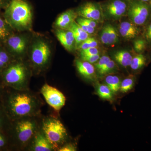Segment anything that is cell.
I'll return each instance as SVG.
<instances>
[{
    "label": "cell",
    "instance_id": "6da1fadb",
    "mask_svg": "<svg viewBox=\"0 0 151 151\" xmlns=\"http://www.w3.org/2000/svg\"><path fill=\"white\" fill-rule=\"evenodd\" d=\"M6 14L10 22L17 27H27L32 21L31 9L24 0H11Z\"/></svg>",
    "mask_w": 151,
    "mask_h": 151
},
{
    "label": "cell",
    "instance_id": "7a4b0ae2",
    "mask_svg": "<svg viewBox=\"0 0 151 151\" xmlns=\"http://www.w3.org/2000/svg\"><path fill=\"white\" fill-rule=\"evenodd\" d=\"M44 135L53 148H57L67 136L64 125L59 120L49 118L44 121L42 125Z\"/></svg>",
    "mask_w": 151,
    "mask_h": 151
},
{
    "label": "cell",
    "instance_id": "3957f363",
    "mask_svg": "<svg viewBox=\"0 0 151 151\" xmlns=\"http://www.w3.org/2000/svg\"><path fill=\"white\" fill-rule=\"evenodd\" d=\"M150 4L140 0H129L127 15L130 21L136 25L146 24L150 16Z\"/></svg>",
    "mask_w": 151,
    "mask_h": 151
},
{
    "label": "cell",
    "instance_id": "277c9868",
    "mask_svg": "<svg viewBox=\"0 0 151 151\" xmlns=\"http://www.w3.org/2000/svg\"><path fill=\"white\" fill-rule=\"evenodd\" d=\"M10 103L12 111L19 116L29 115L32 113L35 106L32 97L24 93L16 94L11 99Z\"/></svg>",
    "mask_w": 151,
    "mask_h": 151
},
{
    "label": "cell",
    "instance_id": "5b68a950",
    "mask_svg": "<svg viewBox=\"0 0 151 151\" xmlns=\"http://www.w3.org/2000/svg\"><path fill=\"white\" fill-rule=\"evenodd\" d=\"M129 0H108L101 4L103 12L114 19L127 14Z\"/></svg>",
    "mask_w": 151,
    "mask_h": 151
},
{
    "label": "cell",
    "instance_id": "8992f818",
    "mask_svg": "<svg viewBox=\"0 0 151 151\" xmlns=\"http://www.w3.org/2000/svg\"><path fill=\"white\" fill-rule=\"evenodd\" d=\"M41 92L47 103L55 111H60L65 105V96L56 88L45 84L41 88Z\"/></svg>",
    "mask_w": 151,
    "mask_h": 151
},
{
    "label": "cell",
    "instance_id": "52a82bcc",
    "mask_svg": "<svg viewBox=\"0 0 151 151\" xmlns=\"http://www.w3.org/2000/svg\"><path fill=\"white\" fill-rule=\"evenodd\" d=\"M77 14L81 17L93 20L97 22L103 21V11L101 4L93 1H87L81 5Z\"/></svg>",
    "mask_w": 151,
    "mask_h": 151
},
{
    "label": "cell",
    "instance_id": "ba28073f",
    "mask_svg": "<svg viewBox=\"0 0 151 151\" xmlns=\"http://www.w3.org/2000/svg\"><path fill=\"white\" fill-rule=\"evenodd\" d=\"M50 54L51 51L48 45L43 41L39 40L33 45L32 60L35 65L43 66L48 62Z\"/></svg>",
    "mask_w": 151,
    "mask_h": 151
},
{
    "label": "cell",
    "instance_id": "9c48e42d",
    "mask_svg": "<svg viewBox=\"0 0 151 151\" xmlns=\"http://www.w3.org/2000/svg\"><path fill=\"white\" fill-rule=\"evenodd\" d=\"M26 71L25 68L21 63L12 65L6 71L5 79L9 84L21 86L25 81Z\"/></svg>",
    "mask_w": 151,
    "mask_h": 151
},
{
    "label": "cell",
    "instance_id": "30bf717a",
    "mask_svg": "<svg viewBox=\"0 0 151 151\" xmlns=\"http://www.w3.org/2000/svg\"><path fill=\"white\" fill-rule=\"evenodd\" d=\"M35 128L33 122L30 120H24L19 122L17 129L20 141L25 143L29 140L34 133Z\"/></svg>",
    "mask_w": 151,
    "mask_h": 151
},
{
    "label": "cell",
    "instance_id": "8fae6325",
    "mask_svg": "<svg viewBox=\"0 0 151 151\" xmlns=\"http://www.w3.org/2000/svg\"><path fill=\"white\" fill-rule=\"evenodd\" d=\"M58 40L63 47L69 51L76 47L75 38L72 32L68 29H60L56 32Z\"/></svg>",
    "mask_w": 151,
    "mask_h": 151
},
{
    "label": "cell",
    "instance_id": "7c38bea8",
    "mask_svg": "<svg viewBox=\"0 0 151 151\" xmlns=\"http://www.w3.org/2000/svg\"><path fill=\"white\" fill-rule=\"evenodd\" d=\"M119 39V35L117 30L112 25H105L102 29L100 34V40L103 44H114L118 41Z\"/></svg>",
    "mask_w": 151,
    "mask_h": 151
},
{
    "label": "cell",
    "instance_id": "4fadbf2b",
    "mask_svg": "<svg viewBox=\"0 0 151 151\" xmlns=\"http://www.w3.org/2000/svg\"><path fill=\"white\" fill-rule=\"evenodd\" d=\"M72 9L68 10L60 15L57 19L55 25L60 29H68L71 24L75 21L77 14Z\"/></svg>",
    "mask_w": 151,
    "mask_h": 151
},
{
    "label": "cell",
    "instance_id": "5bb4252c",
    "mask_svg": "<svg viewBox=\"0 0 151 151\" xmlns=\"http://www.w3.org/2000/svg\"><path fill=\"white\" fill-rule=\"evenodd\" d=\"M119 32L122 37L126 39H132L137 37L139 32L136 25L132 22H124L120 24Z\"/></svg>",
    "mask_w": 151,
    "mask_h": 151
},
{
    "label": "cell",
    "instance_id": "9a60e30c",
    "mask_svg": "<svg viewBox=\"0 0 151 151\" xmlns=\"http://www.w3.org/2000/svg\"><path fill=\"white\" fill-rule=\"evenodd\" d=\"M75 64L78 73L84 78L89 79H93L94 78L95 68L92 63L82 60H77Z\"/></svg>",
    "mask_w": 151,
    "mask_h": 151
},
{
    "label": "cell",
    "instance_id": "2e32d148",
    "mask_svg": "<svg viewBox=\"0 0 151 151\" xmlns=\"http://www.w3.org/2000/svg\"><path fill=\"white\" fill-rule=\"evenodd\" d=\"M68 29L73 33L75 38L76 48H77L80 44L89 37V34L84 31L80 26L75 21L71 24Z\"/></svg>",
    "mask_w": 151,
    "mask_h": 151
},
{
    "label": "cell",
    "instance_id": "e0dca14e",
    "mask_svg": "<svg viewBox=\"0 0 151 151\" xmlns=\"http://www.w3.org/2000/svg\"><path fill=\"white\" fill-rule=\"evenodd\" d=\"M9 47L14 52L21 53L23 52L26 46V42L23 38L18 36H12L8 40Z\"/></svg>",
    "mask_w": 151,
    "mask_h": 151
},
{
    "label": "cell",
    "instance_id": "ac0fdd59",
    "mask_svg": "<svg viewBox=\"0 0 151 151\" xmlns=\"http://www.w3.org/2000/svg\"><path fill=\"white\" fill-rule=\"evenodd\" d=\"M34 150L35 151H50L53 148L45 136L38 134L35 136L34 142Z\"/></svg>",
    "mask_w": 151,
    "mask_h": 151
},
{
    "label": "cell",
    "instance_id": "d6986e66",
    "mask_svg": "<svg viewBox=\"0 0 151 151\" xmlns=\"http://www.w3.org/2000/svg\"><path fill=\"white\" fill-rule=\"evenodd\" d=\"M133 57L129 51L120 50L116 52L113 54L115 60L124 67L130 66Z\"/></svg>",
    "mask_w": 151,
    "mask_h": 151
},
{
    "label": "cell",
    "instance_id": "ffe728a7",
    "mask_svg": "<svg viewBox=\"0 0 151 151\" xmlns=\"http://www.w3.org/2000/svg\"><path fill=\"white\" fill-rule=\"evenodd\" d=\"M105 84L110 88L113 94L120 90L121 81L119 76L116 75L107 76L105 78Z\"/></svg>",
    "mask_w": 151,
    "mask_h": 151
},
{
    "label": "cell",
    "instance_id": "44dd1931",
    "mask_svg": "<svg viewBox=\"0 0 151 151\" xmlns=\"http://www.w3.org/2000/svg\"><path fill=\"white\" fill-rule=\"evenodd\" d=\"M147 59L142 53L133 57L130 66L132 70L137 71L141 70L146 65Z\"/></svg>",
    "mask_w": 151,
    "mask_h": 151
},
{
    "label": "cell",
    "instance_id": "7402d4cb",
    "mask_svg": "<svg viewBox=\"0 0 151 151\" xmlns=\"http://www.w3.org/2000/svg\"><path fill=\"white\" fill-rule=\"evenodd\" d=\"M97 89V94L100 98L104 100H112L113 92L106 84H99Z\"/></svg>",
    "mask_w": 151,
    "mask_h": 151
},
{
    "label": "cell",
    "instance_id": "603a6c76",
    "mask_svg": "<svg viewBox=\"0 0 151 151\" xmlns=\"http://www.w3.org/2000/svg\"><path fill=\"white\" fill-rule=\"evenodd\" d=\"M135 78L133 76L124 79L121 82L120 90L122 93H127L132 90L134 86Z\"/></svg>",
    "mask_w": 151,
    "mask_h": 151
},
{
    "label": "cell",
    "instance_id": "cb8c5ba5",
    "mask_svg": "<svg viewBox=\"0 0 151 151\" xmlns=\"http://www.w3.org/2000/svg\"><path fill=\"white\" fill-rule=\"evenodd\" d=\"M98 45V41L95 38L89 37L80 44L76 48L79 50H81L92 47H97Z\"/></svg>",
    "mask_w": 151,
    "mask_h": 151
},
{
    "label": "cell",
    "instance_id": "d4e9b609",
    "mask_svg": "<svg viewBox=\"0 0 151 151\" xmlns=\"http://www.w3.org/2000/svg\"><path fill=\"white\" fill-rule=\"evenodd\" d=\"M134 49L138 54L142 53L145 51L147 46V41L143 38H138L135 40L133 44Z\"/></svg>",
    "mask_w": 151,
    "mask_h": 151
},
{
    "label": "cell",
    "instance_id": "484cf974",
    "mask_svg": "<svg viewBox=\"0 0 151 151\" xmlns=\"http://www.w3.org/2000/svg\"><path fill=\"white\" fill-rule=\"evenodd\" d=\"M77 23L84 31L89 34V35L95 33L96 29L92 27L85 20L84 18L80 17L77 19Z\"/></svg>",
    "mask_w": 151,
    "mask_h": 151
},
{
    "label": "cell",
    "instance_id": "4316f807",
    "mask_svg": "<svg viewBox=\"0 0 151 151\" xmlns=\"http://www.w3.org/2000/svg\"><path fill=\"white\" fill-rule=\"evenodd\" d=\"M116 68V63L112 60L111 59L105 65V66L101 69L99 72H98V73L100 75H106L113 72Z\"/></svg>",
    "mask_w": 151,
    "mask_h": 151
},
{
    "label": "cell",
    "instance_id": "83f0119b",
    "mask_svg": "<svg viewBox=\"0 0 151 151\" xmlns=\"http://www.w3.org/2000/svg\"><path fill=\"white\" fill-rule=\"evenodd\" d=\"M111 59L107 55H103L100 58L99 60L96 63L95 65V68L97 69L98 72L105 66Z\"/></svg>",
    "mask_w": 151,
    "mask_h": 151
},
{
    "label": "cell",
    "instance_id": "f1b7e54d",
    "mask_svg": "<svg viewBox=\"0 0 151 151\" xmlns=\"http://www.w3.org/2000/svg\"><path fill=\"white\" fill-rule=\"evenodd\" d=\"M8 29L5 22L0 18V40L4 39L9 35Z\"/></svg>",
    "mask_w": 151,
    "mask_h": 151
},
{
    "label": "cell",
    "instance_id": "f546056e",
    "mask_svg": "<svg viewBox=\"0 0 151 151\" xmlns=\"http://www.w3.org/2000/svg\"><path fill=\"white\" fill-rule=\"evenodd\" d=\"M100 54V51L97 47H92L80 50L81 57L91 56Z\"/></svg>",
    "mask_w": 151,
    "mask_h": 151
},
{
    "label": "cell",
    "instance_id": "4dcf8cb0",
    "mask_svg": "<svg viewBox=\"0 0 151 151\" xmlns=\"http://www.w3.org/2000/svg\"><path fill=\"white\" fill-rule=\"evenodd\" d=\"M100 55L99 54L91 55V56L81 57V60L92 64V63H96L100 59Z\"/></svg>",
    "mask_w": 151,
    "mask_h": 151
},
{
    "label": "cell",
    "instance_id": "1f68e13d",
    "mask_svg": "<svg viewBox=\"0 0 151 151\" xmlns=\"http://www.w3.org/2000/svg\"><path fill=\"white\" fill-rule=\"evenodd\" d=\"M9 57L5 52L0 51V68H2L7 63Z\"/></svg>",
    "mask_w": 151,
    "mask_h": 151
},
{
    "label": "cell",
    "instance_id": "d6a6232c",
    "mask_svg": "<svg viewBox=\"0 0 151 151\" xmlns=\"http://www.w3.org/2000/svg\"><path fill=\"white\" fill-rule=\"evenodd\" d=\"M76 148L75 146L72 144H67L61 147L58 150L59 151H76Z\"/></svg>",
    "mask_w": 151,
    "mask_h": 151
},
{
    "label": "cell",
    "instance_id": "836d02e7",
    "mask_svg": "<svg viewBox=\"0 0 151 151\" xmlns=\"http://www.w3.org/2000/svg\"><path fill=\"white\" fill-rule=\"evenodd\" d=\"M145 36L147 41L151 42V22L146 28L145 31Z\"/></svg>",
    "mask_w": 151,
    "mask_h": 151
},
{
    "label": "cell",
    "instance_id": "e575fe53",
    "mask_svg": "<svg viewBox=\"0 0 151 151\" xmlns=\"http://www.w3.org/2000/svg\"><path fill=\"white\" fill-rule=\"evenodd\" d=\"M11 0H0V8L7 6Z\"/></svg>",
    "mask_w": 151,
    "mask_h": 151
},
{
    "label": "cell",
    "instance_id": "d590c367",
    "mask_svg": "<svg viewBox=\"0 0 151 151\" xmlns=\"http://www.w3.org/2000/svg\"><path fill=\"white\" fill-rule=\"evenodd\" d=\"M4 141L2 137L0 135V147H2L4 145Z\"/></svg>",
    "mask_w": 151,
    "mask_h": 151
},
{
    "label": "cell",
    "instance_id": "8d00e7d4",
    "mask_svg": "<svg viewBox=\"0 0 151 151\" xmlns=\"http://www.w3.org/2000/svg\"><path fill=\"white\" fill-rule=\"evenodd\" d=\"M140 1L145 2L149 3L150 1L151 0H140Z\"/></svg>",
    "mask_w": 151,
    "mask_h": 151
},
{
    "label": "cell",
    "instance_id": "74e56055",
    "mask_svg": "<svg viewBox=\"0 0 151 151\" xmlns=\"http://www.w3.org/2000/svg\"><path fill=\"white\" fill-rule=\"evenodd\" d=\"M149 4H150V6L151 8V0L150 1V2L149 3Z\"/></svg>",
    "mask_w": 151,
    "mask_h": 151
},
{
    "label": "cell",
    "instance_id": "f35d334b",
    "mask_svg": "<svg viewBox=\"0 0 151 151\" xmlns=\"http://www.w3.org/2000/svg\"><path fill=\"white\" fill-rule=\"evenodd\" d=\"M150 58H151V55H150Z\"/></svg>",
    "mask_w": 151,
    "mask_h": 151
},
{
    "label": "cell",
    "instance_id": "ab89813d",
    "mask_svg": "<svg viewBox=\"0 0 151 151\" xmlns=\"http://www.w3.org/2000/svg\"><path fill=\"white\" fill-rule=\"evenodd\" d=\"M0 124H1V120H0Z\"/></svg>",
    "mask_w": 151,
    "mask_h": 151
},
{
    "label": "cell",
    "instance_id": "60d3db41",
    "mask_svg": "<svg viewBox=\"0 0 151 151\" xmlns=\"http://www.w3.org/2000/svg\"></svg>",
    "mask_w": 151,
    "mask_h": 151
}]
</instances>
